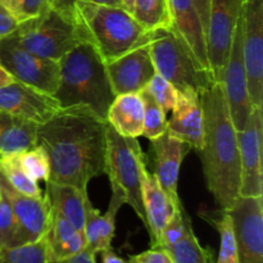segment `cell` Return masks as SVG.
Masks as SVG:
<instances>
[{
  "label": "cell",
  "instance_id": "obj_41",
  "mask_svg": "<svg viewBox=\"0 0 263 263\" xmlns=\"http://www.w3.org/2000/svg\"><path fill=\"white\" fill-rule=\"evenodd\" d=\"M100 256H102L103 263H134L131 258L125 259L122 258V257L118 256V254L113 251L112 247L100 252Z\"/></svg>",
  "mask_w": 263,
  "mask_h": 263
},
{
  "label": "cell",
  "instance_id": "obj_37",
  "mask_svg": "<svg viewBox=\"0 0 263 263\" xmlns=\"http://www.w3.org/2000/svg\"><path fill=\"white\" fill-rule=\"evenodd\" d=\"M20 26V21L0 3V41L12 35Z\"/></svg>",
  "mask_w": 263,
  "mask_h": 263
},
{
  "label": "cell",
  "instance_id": "obj_5",
  "mask_svg": "<svg viewBox=\"0 0 263 263\" xmlns=\"http://www.w3.org/2000/svg\"><path fill=\"white\" fill-rule=\"evenodd\" d=\"M149 50L157 73L164 77L177 92L200 95L215 82L211 72L200 66L172 26L152 31Z\"/></svg>",
  "mask_w": 263,
  "mask_h": 263
},
{
  "label": "cell",
  "instance_id": "obj_19",
  "mask_svg": "<svg viewBox=\"0 0 263 263\" xmlns=\"http://www.w3.org/2000/svg\"><path fill=\"white\" fill-rule=\"evenodd\" d=\"M110 195L108 210L104 215H100V211L91 204L87 199L85 208V239H86V248L94 254L112 247L113 238L116 233V218L120 212L121 207L126 204V198L118 187L110 186Z\"/></svg>",
  "mask_w": 263,
  "mask_h": 263
},
{
  "label": "cell",
  "instance_id": "obj_3",
  "mask_svg": "<svg viewBox=\"0 0 263 263\" xmlns=\"http://www.w3.org/2000/svg\"><path fill=\"white\" fill-rule=\"evenodd\" d=\"M58 62L59 82L53 97L61 108L85 105L107 121L116 94L108 77L107 63L97 49L82 41Z\"/></svg>",
  "mask_w": 263,
  "mask_h": 263
},
{
  "label": "cell",
  "instance_id": "obj_45",
  "mask_svg": "<svg viewBox=\"0 0 263 263\" xmlns=\"http://www.w3.org/2000/svg\"><path fill=\"white\" fill-rule=\"evenodd\" d=\"M87 2L94 3V4L108 5V7H120V8H122V3H121V0H87Z\"/></svg>",
  "mask_w": 263,
  "mask_h": 263
},
{
  "label": "cell",
  "instance_id": "obj_11",
  "mask_svg": "<svg viewBox=\"0 0 263 263\" xmlns=\"http://www.w3.org/2000/svg\"><path fill=\"white\" fill-rule=\"evenodd\" d=\"M262 198L239 195L228 211L235 233L239 263H263Z\"/></svg>",
  "mask_w": 263,
  "mask_h": 263
},
{
  "label": "cell",
  "instance_id": "obj_33",
  "mask_svg": "<svg viewBox=\"0 0 263 263\" xmlns=\"http://www.w3.org/2000/svg\"><path fill=\"white\" fill-rule=\"evenodd\" d=\"M190 225H192V218L187 215L182 202L179 203L176 210H175L174 215L171 216L167 225L162 230L161 238H159V243L157 246V248L163 249L176 244L180 239L184 238V235L186 234Z\"/></svg>",
  "mask_w": 263,
  "mask_h": 263
},
{
  "label": "cell",
  "instance_id": "obj_34",
  "mask_svg": "<svg viewBox=\"0 0 263 263\" xmlns=\"http://www.w3.org/2000/svg\"><path fill=\"white\" fill-rule=\"evenodd\" d=\"M20 225L8 200L0 194V247L17 246Z\"/></svg>",
  "mask_w": 263,
  "mask_h": 263
},
{
  "label": "cell",
  "instance_id": "obj_44",
  "mask_svg": "<svg viewBox=\"0 0 263 263\" xmlns=\"http://www.w3.org/2000/svg\"><path fill=\"white\" fill-rule=\"evenodd\" d=\"M13 76L9 73V72L7 71V69L3 67V64L0 63V87L5 86L7 84H9V82L13 81Z\"/></svg>",
  "mask_w": 263,
  "mask_h": 263
},
{
  "label": "cell",
  "instance_id": "obj_21",
  "mask_svg": "<svg viewBox=\"0 0 263 263\" xmlns=\"http://www.w3.org/2000/svg\"><path fill=\"white\" fill-rule=\"evenodd\" d=\"M172 28L184 39L197 61L211 72L207 58L205 33L200 15L193 0H168ZM212 74V73H211Z\"/></svg>",
  "mask_w": 263,
  "mask_h": 263
},
{
  "label": "cell",
  "instance_id": "obj_43",
  "mask_svg": "<svg viewBox=\"0 0 263 263\" xmlns=\"http://www.w3.org/2000/svg\"><path fill=\"white\" fill-rule=\"evenodd\" d=\"M3 5L20 21L21 23V4H22V0H0Z\"/></svg>",
  "mask_w": 263,
  "mask_h": 263
},
{
  "label": "cell",
  "instance_id": "obj_32",
  "mask_svg": "<svg viewBox=\"0 0 263 263\" xmlns=\"http://www.w3.org/2000/svg\"><path fill=\"white\" fill-rule=\"evenodd\" d=\"M23 171L35 181H48L50 176V161L43 145L36 144L17 154Z\"/></svg>",
  "mask_w": 263,
  "mask_h": 263
},
{
  "label": "cell",
  "instance_id": "obj_18",
  "mask_svg": "<svg viewBox=\"0 0 263 263\" xmlns=\"http://www.w3.org/2000/svg\"><path fill=\"white\" fill-rule=\"evenodd\" d=\"M199 97L194 92H179L172 108L171 120L167 121V131L189 144L198 153L203 148L204 139V115Z\"/></svg>",
  "mask_w": 263,
  "mask_h": 263
},
{
  "label": "cell",
  "instance_id": "obj_17",
  "mask_svg": "<svg viewBox=\"0 0 263 263\" xmlns=\"http://www.w3.org/2000/svg\"><path fill=\"white\" fill-rule=\"evenodd\" d=\"M151 146L153 152V175L170 199L179 204L181 202L177 193L180 167L192 146L172 136L168 131L151 140Z\"/></svg>",
  "mask_w": 263,
  "mask_h": 263
},
{
  "label": "cell",
  "instance_id": "obj_1",
  "mask_svg": "<svg viewBox=\"0 0 263 263\" xmlns=\"http://www.w3.org/2000/svg\"><path fill=\"white\" fill-rule=\"evenodd\" d=\"M36 140L50 161L48 181L87 190L92 179L105 175L108 122L85 105L61 108L37 126Z\"/></svg>",
  "mask_w": 263,
  "mask_h": 263
},
{
  "label": "cell",
  "instance_id": "obj_38",
  "mask_svg": "<svg viewBox=\"0 0 263 263\" xmlns=\"http://www.w3.org/2000/svg\"><path fill=\"white\" fill-rule=\"evenodd\" d=\"M135 263H174L168 254L161 248H151L136 256H131Z\"/></svg>",
  "mask_w": 263,
  "mask_h": 263
},
{
  "label": "cell",
  "instance_id": "obj_15",
  "mask_svg": "<svg viewBox=\"0 0 263 263\" xmlns=\"http://www.w3.org/2000/svg\"><path fill=\"white\" fill-rule=\"evenodd\" d=\"M61 109L58 100L50 94L13 80L0 87V110L36 123L48 122Z\"/></svg>",
  "mask_w": 263,
  "mask_h": 263
},
{
  "label": "cell",
  "instance_id": "obj_4",
  "mask_svg": "<svg viewBox=\"0 0 263 263\" xmlns=\"http://www.w3.org/2000/svg\"><path fill=\"white\" fill-rule=\"evenodd\" d=\"M73 18L84 40L97 49L105 63L151 43L152 31L123 8L80 0L74 4Z\"/></svg>",
  "mask_w": 263,
  "mask_h": 263
},
{
  "label": "cell",
  "instance_id": "obj_8",
  "mask_svg": "<svg viewBox=\"0 0 263 263\" xmlns=\"http://www.w3.org/2000/svg\"><path fill=\"white\" fill-rule=\"evenodd\" d=\"M0 63L22 84L54 95L59 82V62L23 49L12 36L0 41Z\"/></svg>",
  "mask_w": 263,
  "mask_h": 263
},
{
  "label": "cell",
  "instance_id": "obj_40",
  "mask_svg": "<svg viewBox=\"0 0 263 263\" xmlns=\"http://www.w3.org/2000/svg\"><path fill=\"white\" fill-rule=\"evenodd\" d=\"M197 7L198 13L200 15V21H202L203 28H204V33L207 31L208 25V17H210V8H211V0H193Z\"/></svg>",
  "mask_w": 263,
  "mask_h": 263
},
{
  "label": "cell",
  "instance_id": "obj_22",
  "mask_svg": "<svg viewBox=\"0 0 263 263\" xmlns=\"http://www.w3.org/2000/svg\"><path fill=\"white\" fill-rule=\"evenodd\" d=\"M44 195L51 211L68 221L74 229L84 233L85 208L89 199L87 190L79 189L73 185L46 181V190Z\"/></svg>",
  "mask_w": 263,
  "mask_h": 263
},
{
  "label": "cell",
  "instance_id": "obj_42",
  "mask_svg": "<svg viewBox=\"0 0 263 263\" xmlns=\"http://www.w3.org/2000/svg\"><path fill=\"white\" fill-rule=\"evenodd\" d=\"M77 2L80 0H51V8L61 10L68 15H73V8Z\"/></svg>",
  "mask_w": 263,
  "mask_h": 263
},
{
  "label": "cell",
  "instance_id": "obj_16",
  "mask_svg": "<svg viewBox=\"0 0 263 263\" xmlns=\"http://www.w3.org/2000/svg\"><path fill=\"white\" fill-rule=\"evenodd\" d=\"M107 72L116 97L140 92L156 74L149 44L108 62Z\"/></svg>",
  "mask_w": 263,
  "mask_h": 263
},
{
  "label": "cell",
  "instance_id": "obj_28",
  "mask_svg": "<svg viewBox=\"0 0 263 263\" xmlns=\"http://www.w3.org/2000/svg\"><path fill=\"white\" fill-rule=\"evenodd\" d=\"M133 15L148 31L172 26L168 0H135Z\"/></svg>",
  "mask_w": 263,
  "mask_h": 263
},
{
  "label": "cell",
  "instance_id": "obj_2",
  "mask_svg": "<svg viewBox=\"0 0 263 263\" xmlns=\"http://www.w3.org/2000/svg\"><path fill=\"white\" fill-rule=\"evenodd\" d=\"M204 139L200 149L205 185L220 210L229 211L240 195L238 131L231 120L222 82H213L200 94Z\"/></svg>",
  "mask_w": 263,
  "mask_h": 263
},
{
  "label": "cell",
  "instance_id": "obj_47",
  "mask_svg": "<svg viewBox=\"0 0 263 263\" xmlns=\"http://www.w3.org/2000/svg\"><path fill=\"white\" fill-rule=\"evenodd\" d=\"M133 262H134V261H133ZM134 263H135V262H134Z\"/></svg>",
  "mask_w": 263,
  "mask_h": 263
},
{
  "label": "cell",
  "instance_id": "obj_20",
  "mask_svg": "<svg viewBox=\"0 0 263 263\" xmlns=\"http://www.w3.org/2000/svg\"><path fill=\"white\" fill-rule=\"evenodd\" d=\"M141 195H143L144 211H145V229L151 238V248H157L162 230L174 215L177 204H175L166 194L153 172L144 167L141 176ZM181 203V202H180Z\"/></svg>",
  "mask_w": 263,
  "mask_h": 263
},
{
  "label": "cell",
  "instance_id": "obj_7",
  "mask_svg": "<svg viewBox=\"0 0 263 263\" xmlns=\"http://www.w3.org/2000/svg\"><path fill=\"white\" fill-rule=\"evenodd\" d=\"M146 167L138 138H128L118 134L108 125L107 159L105 175H108L110 186L118 187L126 198V204L135 211L145 228L146 218L141 195V176Z\"/></svg>",
  "mask_w": 263,
  "mask_h": 263
},
{
  "label": "cell",
  "instance_id": "obj_29",
  "mask_svg": "<svg viewBox=\"0 0 263 263\" xmlns=\"http://www.w3.org/2000/svg\"><path fill=\"white\" fill-rule=\"evenodd\" d=\"M0 263H51L45 236L17 247H0Z\"/></svg>",
  "mask_w": 263,
  "mask_h": 263
},
{
  "label": "cell",
  "instance_id": "obj_36",
  "mask_svg": "<svg viewBox=\"0 0 263 263\" xmlns=\"http://www.w3.org/2000/svg\"><path fill=\"white\" fill-rule=\"evenodd\" d=\"M51 8V0H22L21 4V22L36 18Z\"/></svg>",
  "mask_w": 263,
  "mask_h": 263
},
{
  "label": "cell",
  "instance_id": "obj_12",
  "mask_svg": "<svg viewBox=\"0 0 263 263\" xmlns=\"http://www.w3.org/2000/svg\"><path fill=\"white\" fill-rule=\"evenodd\" d=\"M262 134V108L253 107L243 130L236 134L240 157L241 197H263Z\"/></svg>",
  "mask_w": 263,
  "mask_h": 263
},
{
  "label": "cell",
  "instance_id": "obj_25",
  "mask_svg": "<svg viewBox=\"0 0 263 263\" xmlns=\"http://www.w3.org/2000/svg\"><path fill=\"white\" fill-rule=\"evenodd\" d=\"M37 125L0 110V159L36 145Z\"/></svg>",
  "mask_w": 263,
  "mask_h": 263
},
{
  "label": "cell",
  "instance_id": "obj_26",
  "mask_svg": "<svg viewBox=\"0 0 263 263\" xmlns=\"http://www.w3.org/2000/svg\"><path fill=\"white\" fill-rule=\"evenodd\" d=\"M199 215L220 234V252L216 263H239L235 233L228 211L218 208V211L210 213L200 212Z\"/></svg>",
  "mask_w": 263,
  "mask_h": 263
},
{
  "label": "cell",
  "instance_id": "obj_9",
  "mask_svg": "<svg viewBox=\"0 0 263 263\" xmlns=\"http://www.w3.org/2000/svg\"><path fill=\"white\" fill-rule=\"evenodd\" d=\"M241 8L243 0H211L205 45L208 63L215 82H222Z\"/></svg>",
  "mask_w": 263,
  "mask_h": 263
},
{
  "label": "cell",
  "instance_id": "obj_27",
  "mask_svg": "<svg viewBox=\"0 0 263 263\" xmlns=\"http://www.w3.org/2000/svg\"><path fill=\"white\" fill-rule=\"evenodd\" d=\"M163 251L174 263H216L213 249L199 243L193 225L189 226L184 238L174 246L163 248Z\"/></svg>",
  "mask_w": 263,
  "mask_h": 263
},
{
  "label": "cell",
  "instance_id": "obj_14",
  "mask_svg": "<svg viewBox=\"0 0 263 263\" xmlns=\"http://www.w3.org/2000/svg\"><path fill=\"white\" fill-rule=\"evenodd\" d=\"M0 194L8 200L20 225L17 246L39 240L45 235L50 221V207L45 195L44 198H33L18 192L9 184L2 171Z\"/></svg>",
  "mask_w": 263,
  "mask_h": 263
},
{
  "label": "cell",
  "instance_id": "obj_10",
  "mask_svg": "<svg viewBox=\"0 0 263 263\" xmlns=\"http://www.w3.org/2000/svg\"><path fill=\"white\" fill-rule=\"evenodd\" d=\"M243 55L252 107L263 108V0H243Z\"/></svg>",
  "mask_w": 263,
  "mask_h": 263
},
{
  "label": "cell",
  "instance_id": "obj_6",
  "mask_svg": "<svg viewBox=\"0 0 263 263\" xmlns=\"http://www.w3.org/2000/svg\"><path fill=\"white\" fill-rule=\"evenodd\" d=\"M10 36L26 50L54 61L85 41L73 15L54 8L39 17L22 21Z\"/></svg>",
  "mask_w": 263,
  "mask_h": 263
},
{
  "label": "cell",
  "instance_id": "obj_31",
  "mask_svg": "<svg viewBox=\"0 0 263 263\" xmlns=\"http://www.w3.org/2000/svg\"><path fill=\"white\" fill-rule=\"evenodd\" d=\"M140 97L144 104L143 135L149 140H154L167 131L166 112L146 89L141 90Z\"/></svg>",
  "mask_w": 263,
  "mask_h": 263
},
{
  "label": "cell",
  "instance_id": "obj_13",
  "mask_svg": "<svg viewBox=\"0 0 263 263\" xmlns=\"http://www.w3.org/2000/svg\"><path fill=\"white\" fill-rule=\"evenodd\" d=\"M222 85L234 126H235L236 131L243 130L253 107H252L251 99H249L248 79H247L246 64H244L241 14L239 18L238 26H236L228 63H226L225 72H223Z\"/></svg>",
  "mask_w": 263,
  "mask_h": 263
},
{
  "label": "cell",
  "instance_id": "obj_46",
  "mask_svg": "<svg viewBox=\"0 0 263 263\" xmlns=\"http://www.w3.org/2000/svg\"><path fill=\"white\" fill-rule=\"evenodd\" d=\"M121 3H122L123 9L127 10L128 13H131V14H133L134 3H135V0H121Z\"/></svg>",
  "mask_w": 263,
  "mask_h": 263
},
{
  "label": "cell",
  "instance_id": "obj_39",
  "mask_svg": "<svg viewBox=\"0 0 263 263\" xmlns=\"http://www.w3.org/2000/svg\"><path fill=\"white\" fill-rule=\"evenodd\" d=\"M95 257H97V254H94L92 252H90L89 249L85 248L84 251L74 254V256L69 257V258L64 259V261L53 262V263H97V261H95Z\"/></svg>",
  "mask_w": 263,
  "mask_h": 263
},
{
  "label": "cell",
  "instance_id": "obj_30",
  "mask_svg": "<svg viewBox=\"0 0 263 263\" xmlns=\"http://www.w3.org/2000/svg\"><path fill=\"white\" fill-rule=\"evenodd\" d=\"M18 154V153H17ZM17 154L4 157L0 159V171L4 175L9 184L18 192L33 198H44L43 190L39 186L37 181L31 179L22 170L18 162Z\"/></svg>",
  "mask_w": 263,
  "mask_h": 263
},
{
  "label": "cell",
  "instance_id": "obj_35",
  "mask_svg": "<svg viewBox=\"0 0 263 263\" xmlns=\"http://www.w3.org/2000/svg\"><path fill=\"white\" fill-rule=\"evenodd\" d=\"M145 89L151 92L154 100L163 108L164 112L167 113L172 110L177 100L179 92L164 77H162L161 74L156 72V74H154L153 79L151 80V82H149Z\"/></svg>",
  "mask_w": 263,
  "mask_h": 263
},
{
  "label": "cell",
  "instance_id": "obj_24",
  "mask_svg": "<svg viewBox=\"0 0 263 263\" xmlns=\"http://www.w3.org/2000/svg\"><path fill=\"white\" fill-rule=\"evenodd\" d=\"M107 122L123 136L139 138L143 135L144 104L140 92L117 95L108 109Z\"/></svg>",
  "mask_w": 263,
  "mask_h": 263
},
{
  "label": "cell",
  "instance_id": "obj_23",
  "mask_svg": "<svg viewBox=\"0 0 263 263\" xmlns=\"http://www.w3.org/2000/svg\"><path fill=\"white\" fill-rule=\"evenodd\" d=\"M51 262H61L86 248L85 234L74 229L62 216L50 210V221L45 233Z\"/></svg>",
  "mask_w": 263,
  "mask_h": 263
}]
</instances>
